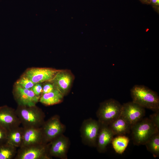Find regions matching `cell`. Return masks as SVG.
Instances as JSON below:
<instances>
[{
  "label": "cell",
  "instance_id": "6da1fadb",
  "mask_svg": "<svg viewBox=\"0 0 159 159\" xmlns=\"http://www.w3.org/2000/svg\"><path fill=\"white\" fill-rule=\"evenodd\" d=\"M130 94L133 102L155 112L159 111V97L156 92L144 85H136Z\"/></svg>",
  "mask_w": 159,
  "mask_h": 159
},
{
  "label": "cell",
  "instance_id": "7a4b0ae2",
  "mask_svg": "<svg viewBox=\"0 0 159 159\" xmlns=\"http://www.w3.org/2000/svg\"><path fill=\"white\" fill-rule=\"evenodd\" d=\"M15 111L23 127H40L45 122L44 112L36 105H18Z\"/></svg>",
  "mask_w": 159,
  "mask_h": 159
},
{
  "label": "cell",
  "instance_id": "3957f363",
  "mask_svg": "<svg viewBox=\"0 0 159 159\" xmlns=\"http://www.w3.org/2000/svg\"><path fill=\"white\" fill-rule=\"evenodd\" d=\"M159 132V130L149 118H143L131 126L133 143L138 146L145 145L153 135Z\"/></svg>",
  "mask_w": 159,
  "mask_h": 159
},
{
  "label": "cell",
  "instance_id": "277c9868",
  "mask_svg": "<svg viewBox=\"0 0 159 159\" xmlns=\"http://www.w3.org/2000/svg\"><path fill=\"white\" fill-rule=\"evenodd\" d=\"M122 105L117 101L110 99L101 103L96 112L98 121L106 125L121 115Z\"/></svg>",
  "mask_w": 159,
  "mask_h": 159
},
{
  "label": "cell",
  "instance_id": "5b68a950",
  "mask_svg": "<svg viewBox=\"0 0 159 159\" xmlns=\"http://www.w3.org/2000/svg\"><path fill=\"white\" fill-rule=\"evenodd\" d=\"M41 128L44 144H47L63 134L65 127L62 123L59 116L54 115L45 121Z\"/></svg>",
  "mask_w": 159,
  "mask_h": 159
},
{
  "label": "cell",
  "instance_id": "8992f818",
  "mask_svg": "<svg viewBox=\"0 0 159 159\" xmlns=\"http://www.w3.org/2000/svg\"><path fill=\"white\" fill-rule=\"evenodd\" d=\"M48 144H42L21 147L17 150L14 159H50Z\"/></svg>",
  "mask_w": 159,
  "mask_h": 159
},
{
  "label": "cell",
  "instance_id": "52a82bcc",
  "mask_svg": "<svg viewBox=\"0 0 159 159\" xmlns=\"http://www.w3.org/2000/svg\"><path fill=\"white\" fill-rule=\"evenodd\" d=\"M101 124L98 120L90 118L83 122L80 128L81 137L83 143L91 147H96Z\"/></svg>",
  "mask_w": 159,
  "mask_h": 159
},
{
  "label": "cell",
  "instance_id": "ba28073f",
  "mask_svg": "<svg viewBox=\"0 0 159 159\" xmlns=\"http://www.w3.org/2000/svg\"><path fill=\"white\" fill-rule=\"evenodd\" d=\"M145 115V108L132 101L122 105L121 115L131 125L142 119Z\"/></svg>",
  "mask_w": 159,
  "mask_h": 159
},
{
  "label": "cell",
  "instance_id": "9c48e42d",
  "mask_svg": "<svg viewBox=\"0 0 159 159\" xmlns=\"http://www.w3.org/2000/svg\"><path fill=\"white\" fill-rule=\"evenodd\" d=\"M48 152L52 158L54 157L62 159L67 158V153L69 145L68 138L61 135L48 143Z\"/></svg>",
  "mask_w": 159,
  "mask_h": 159
},
{
  "label": "cell",
  "instance_id": "30bf717a",
  "mask_svg": "<svg viewBox=\"0 0 159 159\" xmlns=\"http://www.w3.org/2000/svg\"><path fill=\"white\" fill-rule=\"evenodd\" d=\"M59 70L51 68H32L26 71L23 75L34 84L51 80Z\"/></svg>",
  "mask_w": 159,
  "mask_h": 159
},
{
  "label": "cell",
  "instance_id": "8fae6325",
  "mask_svg": "<svg viewBox=\"0 0 159 159\" xmlns=\"http://www.w3.org/2000/svg\"><path fill=\"white\" fill-rule=\"evenodd\" d=\"M74 76L70 71L59 70L54 77L49 81L52 83L55 88L64 96L69 92L74 80Z\"/></svg>",
  "mask_w": 159,
  "mask_h": 159
},
{
  "label": "cell",
  "instance_id": "7c38bea8",
  "mask_svg": "<svg viewBox=\"0 0 159 159\" xmlns=\"http://www.w3.org/2000/svg\"><path fill=\"white\" fill-rule=\"evenodd\" d=\"M13 94L18 105L32 106L36 105L40 96L36 95L32 89L24 88L15 84Z\"/></svg>",
  "mask_w": 159,
  "mask_h": 159
},
{
  "label": "cell",
  "instance_id": "4fadbf2b",
  "mask_svg": "<svg viewBox=\"0 0 159 159\" xmlns=\"http://www.w3.org/2000/svg\"><path fill=\"white\" fill-rule=\"evenodd\" d=\"M21 124L15 110L6 105L0 107V126L8 131Z\"/></svg>",
  "mask_w": 159,
  "mask_h": 159
},
{
  "label": "cell",
  "instance_id": "5bb4252c",
  "mask_svg": "<svg viewBox=\"0 0 159 159\" xmlns=\"http://www.w3.org/2000/svg\"><path fill=\"white\" fill-rule=\"evenodd\" d=\"M44 144L41 127H23L22 141L20 147Z\"/></svg>",
  "mask_w": 159,
  "mask_h": 159
},
{
  "label": "cell",
  "instance_id": "9a60e30c",
  "mask_svg": "<svg viewBox=\"0 0 159 159\" xmlns=\"http://www.w3.org/2000/svg\"><path fill=\"white\" fill-rule=\"evenodd\" d=\"M114 136L108 125L101 124L96 146L99 152L104 153L106 151L107 146L111 142Z\"/></svg>",
  "mask_w": 159,
  "mask_h": 159
},
{
  "label": "cell",
  "instance_id": "2e32d148",
  "mask_svg": "<svg viewBox=\"0 0 159 159\" xmlns=\"http://www.w3.org/2000/svg\"><path fill=\"white\" fill-rule=\"evenodd\" d=\"M108 125L114 135H125L131 131V125L121 115Z\"/></svg>",
  "mask_w": 159,
  "mask_h": 159
},
{
  "label": "cell",
  "instance_id": "e0dca14e",
  "mask_svg": "<svg viewBox=\"0 0 159 159\" xmlns=\"http://www.w3.org/2000/svg\"><path fill=\"white\" fill-rule=\"evenodd\" d=\"M64 96L59 91L55 88L49 92L43 94L39 101L45 105H53L61 102Z\"/></svg>",
  "mask_w": 159,
  "mask_h": 159
},
{
  "label": "cell",
  "instance_id": "ac0fdd59",
  "mask_svg": "<svg viewBox=\"0 0 159 159\" xmlns=\"http://www.w3.org/2000/svg\"><path fill=\"white\" fill-rule=\"evenodd\" d=\"M23 135V127L20 126L7 131V142L17 148L21 145Z\"/></svg>",
  "mask_w": 159,
  "mask_h": 159
},
{
  "label": "cell",
  "instance_id": "d6986e66",
  "mask_svg": "<svg viewBox=\"0 0 159 159\" xmlns=\"http://www.w3.org/2000/svg\"><path fill=\"white\" fill-rule=\"evenodd\" d=\"M129 141V138L125 135H120L113 138L111 143L116 152L120 154L125 150Z\"/></svg>",
  "mask_w": 159,
  "mask_h": 159
},
{
  "label": "cell",
  "instance_id": "ffe728a7",
  "mask_svg": "<svg viewBox=\"0 0 159 159\" xmlns=\"http://www.w3.org/2000/svg\"><path fill=\"white\" fill-rule=\"evenodd\" d=\"M17 148L7 142L0 145V159H14L17 153Z\"/></svg>",
  "mask_w": 159,
  "mask_h": 159
},
{
  "label": "cell",
  "instance_id": "44dd1931",
  "mask_svg": "<svg viewBox=\"0 0 159 159\" xmlns=\"http://www.w3.org/2000/svg\"><path fill=\"white\" fill-rule=\"evenodd\" d=\"M155 158L159 157V132L153 135L145 145Z\"/></svg>",
  "mask_w": 159,
  "mask_h": 159
},
{
  "label": "cell",
  "instance_id": "7402d4cb",
  "mask_svg": "<svg viewBox=\"0 0 159 159\" xmlns=\"http://www.w3.org/2000/svg\"><path fill=\"white\" fill-rule=\"evenodd\" d=\"M16 84L26 89H31L34 84L30 80L23 75L18 80Z\"/></svg>",
  "mask_w": 159,
  "mask_h": 159
},
{
  "label": "cell",
  "instance_id": "603a6c76",
  "mask_svg": "<svg viewBox=\"0 0 159 159\" xmlns=\"http://www.w3.org/2000/svg\"><path fill=\"white\" fill-rule=\"evenodd\" d=\"M149 118L159 130V111L155 112L154 113L151 115Z\"/></svg>",
  "mask_w": 159,
  "mask_h": 159
},
{
  "label": "cell",
  "instance_id": "cb8c5ba5",
  "mask_svg": "<svg viewBox=\"0 0 159 159\" xmlns=\"http://www.w3.org/2000/svg\"><path fill=\"white\" fill-rule=\"evenodd\" d=\"M6 130L0 125V145L7 142Z\"/></svg>",
  "mask_w": 159,
  "mask_h": 159
},
{
  "label": "cell",
  "instance_id": "d4e9b609",
  "mask_svg": "<svg viewBox=\"0 0 159 159\" xmlns=\"http://www.w3.org/2000/svg\"><path fill=\"white\" fill-rule=\"evenodd\" d=\"M55 88L53 84L51 82L45 84L42 88V94L49 92L52 91Z\"/></svg>",
  "mask_w": 159,
  "mask_h": 159
},
{
  "label": "cell",
  "instance_id": "484cf974",
  "mask_svg": "<svg viewBox=\"0 0 159 159\" xmlns=\"http://www.w3.org/2000/svg\"><path fill=\"white\" fill-rule=\"evenodd\" d=\"M42 88L40 83H37L34 84L32 89L36 95L40 96V95L42 92Z\"/></svg>",
  "mask_w": 159,
  "mask_h": 159
},
{
  "label": "cell",
  "instance_id": "4316f807",
  "mask_svg": "<svg viewBox=\"0 0 159 159\" xmlns=\"http://www.w3.org/2000/svg\"><path fill=\"white\" fill-rule=\"evenodd\" d=\"M150 5L158 14L159 13V0H151Z\"/></svg>",
  "mask_w": 159,
  "mask_h": 159
},
{
  "label": "cell",
  "instance_id": "83f0119b",
  "mask_svg": "<svg viewBox=\"0 0 159 159\" xmlns=\"http://www.w3.org/2000/svg\"><path fill=\"white\" fill-rule=\"evenodd\" d=\"M143 4H150L151 0H139Z\"/></svg>",
  "mask_w": 159,
  "mask_h": 159
}]
</instances>
